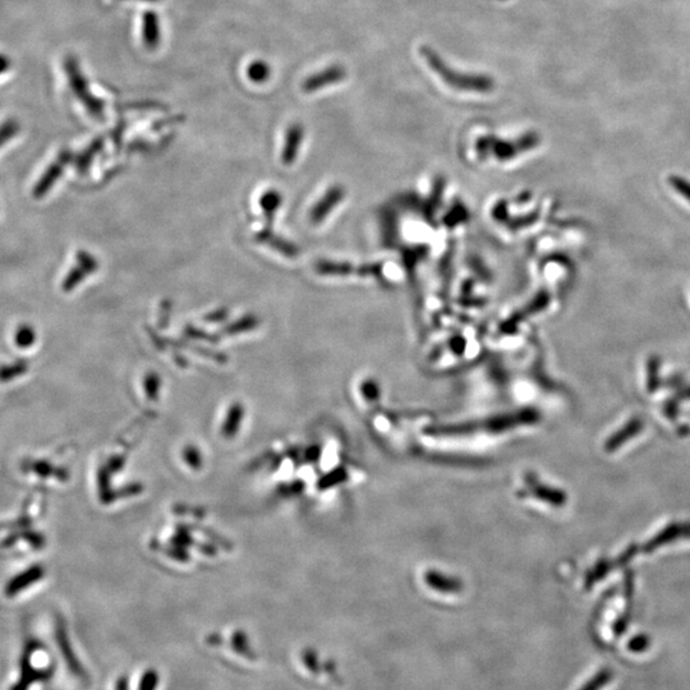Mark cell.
Masks as SVG:
<instances>
[{
    "instance_id": "obj_2",
    "label": "cell",
    "mask_w": 690,
    "mask_h": 690,
    "mask_svg": "<svg viewBox=\"0 0 690 690\" xmlns=\"http://www.w3.org/2000/svg\"><path fill=\"white\" fill-rule=\"evenodd\" d=\"M44 577H45V569L41 564L31 565L30 568L9 579L8 583L4 587V596L8 598L16 597L25 589H28L30 587L39 583Z\"/></svg>"
},
{
    "instance_id": "obj_1",
    "label": "cell",
    "mask_w": 690,
    "mask_h": 690,
    "mask_svg": "<svg viewBox=\"0 0 690 690\" xmlns=\"http://www.w3.org/2000/svg\"><path fill=\"white\" fill-rule=\"evenodd\" d=\"M42 650V644L36 639H27L22 650V656L19 661V679L13 684L10 690H28L35 682L49 680L54 673V667L50 666L46 669L33 667V656Z\"/></svg>"
},
{
    "instance_id": "obj_12",
    "label": "cell",
    "mask_w": 690,
    "mask_h": 690,
    "mask_svg": "<svg viewBox=\"0 0 690 690\" xmlns=\"http://www.w3.org/2000/svg\"><path fill=\"white\" fill-rule=\"evenodd\" d=\"M18 130V126L15 122H7L0 127V147L3 146L7 141L13 137Z\"/></svg>"
},
{
    "instance_id": "obj_8",
    "label": "cell",
    "mask_w": 690,
    "mask_h": 690,
    "mask_svg": "<svg viewBox=\"0 0 690 690\" xmlns=\"http://www.w3.org/2000/svg\"><path fill=\"white\" fill-rule=\"evenodd\" d=\"M19 537L25 538L26 541H27L28 544H31L33 549H41V547H44V544H45V538H44V536H42L41 533H39V532H33V531H28V529H26L25 532H16V533H12V535H10V536H9L8 538L4 541V544H3L8 547L10 544H15L17 538H19Z\"/></svg>"
},
{
    "instance_id": "obj_4",
    "label": "cell",
    "mask_w": 690,
    "mask_h": 690,
    "mask_svg": "<svg viewBox=\"0 0 690 690\" xmlns=\"http://www.w3.org/2000/svg\"><path fill=\"white\" fill-rule=\"evenodd\" d=\"M76 260H77V266L69 271V274L67 275L63 284H62L64 292L74 291V288L80 284L86 276L89 275L91 273H94L98 268V261L95 260L87 252H78L76 256Z\"/></svg>"
},
{
    "instance_id": "obj_7",
    "label": "cell",
    "mask_w": 690,
    "mask_h": 690,
    "mask_svg": "<svg viewBox=\"0 0 690 690\" xmlns=\"http://www.w3.org/2000/svg\"><path fill=\"white\" fill-rule=\"evenodd\" d=\"M28 371V363L19 359L9 365H0V382H10L24 376Z\"/></svg>"
},
{
    "instance_id": "obj_3",
    "label": "cell",
    "mask_w": 690,
    "mask_h": 690,
    "mask_svg": "<svg viewBox=\"0 0 690 690\" xmlns=\"http://www.w3.org/2000/svg\"><path fill=\"white\" fill-rule=\"evenodd\" d=\"M71 160L69 153H62L54 163L50 164L49 168L42 174L36 186L33 188V195L35 198H42L49 192L58 179L62 177L65 166Z\"/></svg>"
},
{
    "instance_id": "obj_5",
    "label": "cell",
    "mask_w": 690,
    "mask_h": 690,
    "mask_svg": "<svg viewBox=\"0 0 690 690\" xmlns=\"http://www.w3.org/2000/svg\"><path fill=\"white\" fill-rule=\"evenodd\" d=\"M55 639H57L59 650H60V653H62V656L64 658L65 664L68 666L69 671L74 676H77L80 679H85L86 678V673H85V670L82 667L81 662L78 661V658L76 657V655H74L63 621H58L57 628H55Z\"/></svg>"
},
{
    "instance_id": "obj_11",
    "label": "cell",
    "mask_w": 690,
    "mask_h": 690,
    "mask_svg": "<svg viewBox=\"0 0 690 690\" xmlns=\"http://www.w3.org/2000/svg\"><path fill=\"white\" fill-rule=\"evenodd\" d=\"M669 183H670V186L673 187V189H674L678 195L682 196V198H685L688 202H690L689 179L684 178V177H680V175H671L669 178Z\"/></svg>"
},
{
    "instance_id": "obj_9",
    "label": "cell",
    "mask_w": 690,
    "mask_h": 690,
    "mask_svg": "<svg viewBox=\"0 0 690 690\" xmlns=\"http://www.w3.org/2000/svg\"><path fill=\"white\" fill-rule=\"evenodd\" d=\"M15 341L21 350H28L36 341V333L30 325H22L17 330Z\"/></svg>"
},
{
    "instance_id": "obj_13",
    "label": "cell",
    "mask_w": 690,
    "mask_h": 690,
    "mask_svg": "<svg viewBox=\"0 0 690 690\" xmlns=\"http://www.w3.org/2000/svg\"><path fill=\"white\" fill-rule=\"evenodd\" d=\"M262 205H264V209L266 210V212L273 215L280 205V196L276 192L266 193V196L262 198Z\"/></svg>"
},
{
    "instance_id": "obj_6",
    "label": "cell",
    "mask_w": 690,
    "mask_h": 690,
    "mask_svg": "<svg viewBox=\"0 0 690 690\" xmlns=\"http://www.w3.org/2000/svg\"><path fill=\"white\" fill-rule=\"evenodd\" d=\"M22 471L26 473H33L39 476L41 478H50V477H60V473L54 465H51L49 462L45 460H24L21 465Z\"/></svg>"
},
{
    "instance_id": "obj_14",
    "label": "cell",
    "mask_w": 690,
    "mask_h": 690,
    "mask_svg": "<svg viewBox=\"0 0 690 690\" xmlns=\"http://www.w3.org/2000/svg\"><path fill=\"white\" fill-rule=\"evenodd\" d=\"M303 661H304V664H306V666L309 667L312 673H317L318 671V661H317V655L315 652H312V650L306 652L304 656H303Z\"/></svg>"
},
{
    "instance_id": "obj_10",
    "label": "cell",
    "mask_w": 690,
    "mask_h": 690,
    "mask_svg": "<svg viewBox=\"0 0 690 690\" xmlns=\"http://www.w3.org/2000/svg\"><path fill=\"white\" fill-rule=\"evenodd\" d=\"M611 679H612V671L610 669H603L594 675L580 690H601L607 682H611Z\"/></svg>"
}]
</instances>
